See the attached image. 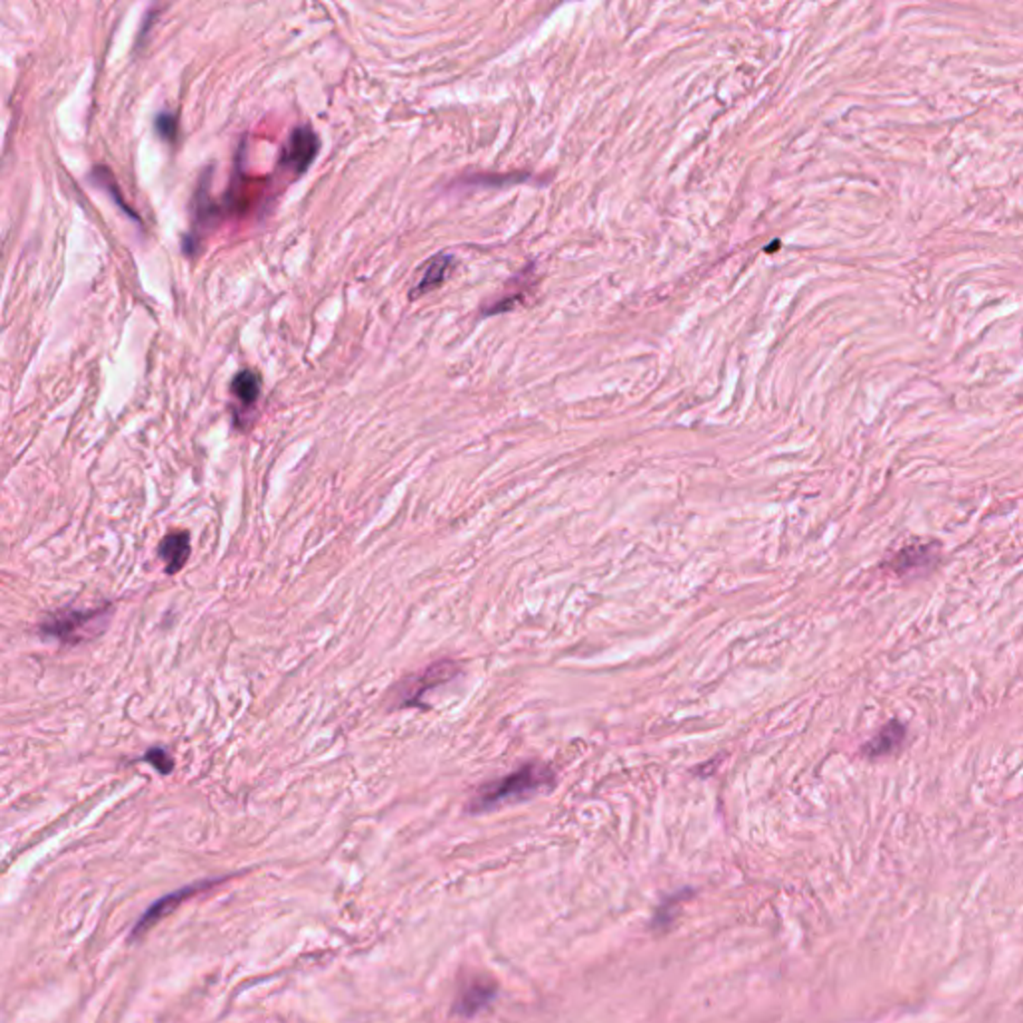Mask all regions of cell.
Listing matches in <instances>:
<instances>
[{
    "mask_svg": "<svg viewBox=\"0 0 1023 1023\" xmlns=\"http://www.w3.org/2000/svg\"><path fill=\"white\" fill-rule=\"evenodd\" d=\"M554 784V771L546 764L530 761V764L518 768L512 774L496 781L482 786L478 794L470 802V812H488L502 804L522 802V799L540 794Z\"/></svg>",
    "mask_w": 1023,
    "mask_h": 1023,
    "instance_id": "1",
    "label": "cell"
},
{
    "mask_svg": "<svg viewBox=\"0 0 1023 1023\" xmlns=\"http://www.w3.org/2000/svg\"><path fill=\"white\" fill-rule=\"evenodd\" d=\"M109 616L106 610H64L51 614L41 626V632L48 638H56L66 644H76L86 638V634H94L92 624L104 620Z\"/></svg>",
    "mask_w": 1023,
    "mask_h": 1023,
    "instance_id": "2",
    "label": "cell"
},
{
    "mask_svg": "<svg viewBox=\"0 0 1023 1023\" xmlns=\"http://www.w3.org/2000/svg\"><path fill=\"white\" fill-rule=\"evenodd\" d=\"M318 150H320L318 134L311 127H301L291 134L280 160H282L284 167L292 168L296 175H304L312 167L314 158L318 157Z\"/></svg>",
    "mask_w": 1023,
    "mask_h": 1023,
    "instance_id": "3",
    "label": "cell"
},
{
    "mask_svg": "<svg viewBox=\"0 0 1023 1023\" xmlns=\"http://www.w3.org/2000/svg\"><path fill=\"white\" fill-rule=\"evenodd\" d=\"M935 548L938 546L932 542H912L902 548L900 552L892 558L890 566L897 574H910L913 570H918V568L930 566L933 559L938 558V550Z\"/></svg>",
    "mask_w": 1023,
    "mask_h": 1023,
    "instance_id": "4",
    "label": "cell"
},
{
    "mask_svg": "<svg viewBox=\"0 0 1023 1023\" xmlns=\"http://www.w3.org/2000/svg\"><path fill=\"white\" fill-rule=\"evenodd\" d=\"M456 672H458V668L454 662H436L434 665H430V668L424 674H420L418 678H412V680H416V690L406 693V696L402 698V706H416L420 696H424V693H426L428 690L440 686V684L448 682L452 675H456Z\"/></svg>",
    "mask_w": 1023,
    "mask_h": 1023,
    "instance_id": "5",
    "label": "cell"
},
{
    "mask_svg": "<svg viewBox=\"0 0 1023 1023\" xmlns=\"http://www.w3.org/2000/svg\"><path fill=\"white\" fill-rule=\"evenodd\" d=\"M158 556L164 559V564H167V572L168 574H177L180 572L185 564L188 562V556H190V536L185 530H180V532H170L164 536V540L158 546Z\"/></svg>",
    "mask_w": 1023,
    "mask_h": 1023,
    "instance_id": "6",
    "label": "cell"
},
{
    "mask_svg": "<svg viewBox=\"0 0 1023 1023\" xmlns=\"http://www.w3.org/2000/svg\"><path fill=\"white\" fill-rule=\"evenodd\" d=\"M903 740H905V726L902 722L892 720V722H887L885 726L880 731H877L870 741H865L864 748H862V754L865 758L887 756V754H892V751L900 748Z\"/></svg>",
    "mask_w": 1023,
    "mask_h": 1023,
    "instance_id": "7",
    "label": "cell"
},
{
    "mask_svg": "<svg viewBox=\"0 0 1023 1023\" xmlns=\"http://www.w3.org/2000/svg\"><path fill=\"white\" fill-rule=\"evenodd\" d=\"M202 887H206V885H190V887H185V890H180V892H177V894H170V895L164 897V900H160L158 903H154V905L150 907V910L142 915V920L137 923V928H134V935H139V933H144L147 930H150L154 923H157L158 920L164 918V915L175 910V907H177L180 902H185L186 897H190V894H196L198 890H202Z\"/></svg>",
    "mask_w": 1023,
    "mask_h": 1023,
    "instance_id": "8",
    "label": "cell"
},
{
    "mask_svg": "<svg viewBox=\"0 0 1023 1023\" xmlns=\"http://www.w3.org/2000/svg\"><path fill=\"white\" fill-rule=\"evenodd\" d=\"M454 266V258L450 254H436L432 260H428L426 266H424V272L422 278L414 286V292L412 298H416L420 294H426L434 288H438L444 280L448 278L450 268Z\"/></svg>",
    "mask_w": 1023,
    "mask_h": 1023,
    "instance_id": "9",
    "label": "cell"
},
{
    "mask_svg": "<svg viewBox=\"0 0 1023 1023\" xmlns=\"http://www.w3.org/2000/svg\"><path fill=\"white\" fill-rule=\"evenodd\" d=\"M492 996H494V990H492L486 981L470 983V986L462 991V998L458 1001V1011L464 1013V1016H474L478 1009L488 1006Z\"/></svg>",
    "mask_w": 1023,
    "mask_h": 1023,
    "instance_id": "10",
    "label": "cell"
},
{
    "mask_svg": "<svg viewBox=\"0 0 1023 1023\" xmlns=\"http://www.w3.org/2000/svg\"><path fill=\"white\" fill-rule=\"evenodd\" d=\"M230 388H233V394L244 406H253L260 396V376L253 370L238 372Z\"/></svg>",
    "mask_w": 1023,
    "mask_h": 1023,
    "instance_id": "11",
    "label": "cell"
},
{
    "mask_svg": "<svg viewBox=\"0 0 1023 1023\" xmlns=\"http://www.w3.org/2000/svg\"><path fill=\"white\" fill-rule=\"evenodd\" d=\"M144 761H148V764H152L164 776L170 774V771L175 770V760H172L167 754V750H162V748H150L147 751V756H144Z\"/></svg>",
    "mask_w": 1023,
    "mask_h": 1023,
    "instance_id": "12",
    "label": "cell"
},
{
    "mask_svg": "<svg viewBox=\"0 0 1023 1023\" xmlns=\"http://www.w3.org/2000/svg\"><path fill=\"white\" fill-rule=\"evenodd\" d=\"M157 129H158V134L162 139L175 140V137H177V117H175V114H168V112L160 114V117L157 119Z\"/></svg>",
    "mask_w": 1023,
    "mask_h": 1023,
    "instance_id": "13",
    "label": "cell"
}]
</instances>
